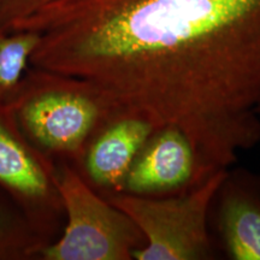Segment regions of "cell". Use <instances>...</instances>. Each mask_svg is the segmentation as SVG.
<instances>
[{"mask_svg":"<svg viewBox=\"0 0 260 260\" xmlns=\"http://www.w3.org/2000/svg\"><path fill=\"white\" fill-rule=\"evenodd\" d=\"M50 242L21 211L17 212L0 199V260L39 258Z\"/></svg>","mask_w":260,"mask_h":260,"instance_id":"9c48e42d","label":"cell"},{"mask_svg":"<svg viewBox=\"0 0 260 260\" xmlns=\"http://www.w3.org/2000/svg\"><path fill=\"white\" fill-rule=\"evenodd\" d=\"M256 113H258V116H259V118H260V100H259L258 105H256Z\"/></svg>","mask_w":260,"mask_h":260,"instance_id":"7c38bea8","label":"cell"},{"mask_svg":"<svg viewBox=\"0 0 260 260\" xmlns=\"http://www.w3.org/2000/svg\"><path fill=\"white\" fill-rule=\"evenodd\" d=\"M217 224L223 247L233 260H260V177L228 170L216 195Z\"/></svg>","mask_w":260,"mask_h":260,"instance_id":"ba28073f","label":"cell"},{"mask_svg":"<svg viewBox=\"0 0 260 260\" xmlns=\"http://www.w3.org/2000/svg\"><path fill=\"white\" fill-rule=\"evenodd\" d=\"M56 186L65 225L44 247L42 260H132L145 239L128 214L99 194L80 171L57 161Z\"/></svg>","mask_w":260,"mask_h":260,"instance_id":"277c9868","label":"cell"},{"mask_svg":"<svg viewBox=\"0 0 260 260\" xmlns=\"http://www.w3.org/2000/svg\"><path fill=\"white\" fill-rule=\"evenodd\" d=\"M229 169H219L197 186L164 197L118 193L107 197L128 214L145 239L135 260H207L216 258L209 218Z\"/></svg>","mask_w":260,"mask_h":260,"instance_id":"3957f363","label":"cell"},{"mask_svg":"<svg viewBox=\"0 0 260 260\" xmlns=\"http://www.w3.org/2000/svg\"><path fill=\"white\" fill-rule=\"evenodd\" d=\"M5 107L31 145L79 168L98 130L124 111L89 81L29 67Z\"/></svg>","mask_w":260,"mask_h":260,"instance_id":"7a4b0ae2","label":"cell"},{"mask_svg":"<svg viewBox=\"0 0 260 260\" xmlns=\"http://www.w3.org/2000/svg\"><path fill=\"white\" fill-rule=\"evenodd\" d=\"M213 172L205 167L193 142L182 130L158 126L130 167L122 193L142 197L181 193Z\"/></svg>","mask_w":260,"mask_h":260,"instance_id":"8992f818","label":"cell"},{"mask_svg":"<svg viewBox=\"0 0 260 260\" xmlns=\"http://www.w3.org/2000/svg\"><path fill=\"white\" fill-rule=\"evenodd\" d=\"M57 161L31 145L8 107L0 110V187L18 209L52 242L64 216L56 186Z\"/></svg>","mask_w":260,"mask_h":260,"instance_id":"5b68a950","label":"cell"},{"mask_svg":"<svg viewBox=\"0 0 260 260\" xmlns=\"http://www.w3.org/2000/svg\"><path fill=\"white\" fill-rule=\"evenodd\" d=\"M10 30L38 35L30 67L182 130L210 171L260 141V0H56Z\"/></svg>","mask_w":260,"mask_h":260,"instance_id":"6da1fadb","label":"cell"},{"mask_svg":"<svg viewBox=\"0 0 260 260\" xmlns=\"http://www.w3.org/2000/svg\"><path fill=\"white\" fill-rule=\"evenodd\" d=\"M38 35L28 30H0V110L17 88L29 67Z\"/></svg>","mask_w":260,"mask_h":260,"instance_id":"30bf717a","label":"cell"},{"mask_svg":"<svg viewBox=\"0 0 260 260\" xmlns=\"http://www.w3.org/2000/svg\"><path fill=\"white\" fill-rule=\"evenodd\" d=\"M154 129L144 117L117 113L90 140L77 170L103 197L122 193L130 167Z\"/></svg>","mask_w":260,"mask_h":260,"instance_id":"52a82bcc","label":"cell"},{"mask_svg":"<svg viewBox=\"0 0 260 260\" xmlns=\"http://www.w3.org/2000/svg\"><path fill=\"white\" fill-rule=\"evenodd\" d=\"M56 0H0V30H10L12 24L28 17Z\"/></svg>","mask_w":260,"mask_h":260,"instance_id":"8fae6325","label":"cell"}]
</instances>
